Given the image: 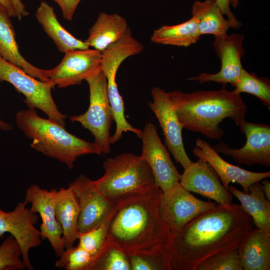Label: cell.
Returning a JSON list of instances; mask_svg holds the SVG:
<instances>
[{
    "mask_svg": "<svg viewBox=\"0 0 270 270\" xmlns=\"http://www.w3.org/2000/svg\"><path fill=\"white\" fill-rule=\"evenodd\" d=\"M2 81L12 84L24 96L28 108L39 109L48 118L65 126L66 116L60 112L52 98V89L54 86L50 82H42L30 76L0 56V82Z\"/></svg>",
    "mask_w": 270,
    "mask_h": 270,
    "instance_id": "obj_7",
    "label": "cell"
},
{
    "mask_svg": "<svg viewBox=\"0 0 270 270\" xmlns=\"http://www.w3.org/2000/svg\"><path fill=\"white\" fill-rule=\"evenodd\" d=\"M128 28L126 20L120 14L102 12L89 29L88 37L84 42L89 47L102 52L120 40Z\"/></svg>",
    "mask_w": 270,
    "mask_h": 270,
    "instance_id": "obj_21",
    "label": "cell"
},
{
    "mask_svg": "<svg viewBox=\"0 0 270 270\" xmlns=\"http://www.w3.org/2000/svg\"><path fill=\"white\" fill-rule=\"evenodd\" d=\"M246 136L245 144L233 148L221 142L212 148L218 153L232 158L238 164L247 166L256 164L270 166V126L250 122L245 119L236 124Z\"/></svg>",
    "mask_w": 270,
    "mask_h": 270,
    "instance_id": "obj_9",
    "label": "cell"
},
{
    "mask_svg": "<svg viewBox=\"0 0 270 270\" xmlns=\"http://www.w3.org/2000/svg\"><path fill=\"white\" fill-rule=\"evenodd\" d=\"M35 16L60 52L65 53L72 50L89 48L84 41L76 38L62 26L58 20L54 8L45 1L40 2Z\"/></svg>",
    "mask_w": 270,
    "mask_h": 270,
    "instance_id": "obj_24",
    "label": "cell"
},
{
    "mask_svg": "<svg viewBox=\"0 0 270 270\" xmlns=\"http://www.w3.org/2000/svg\"><path fill=\"white\" fill-rule=\"evenodd\" d=\"M60 7L63 18L68 21L72 20L76 8L81 0H52Z\"/></svg>",
    "mask_w": 270,
    "mask_h": 270,
    "instance_id": "obj_34",
    "label": "cell"
},
{
    "mask_svg": "<svg viewBox=\"0 0 270 270\" xmlns=\"http://www.w3.org/2000/svg\"><path fill=\"white\" fill-rule=\"evenodd\" d=\"M55 212L62 228L64 248L73 246L80 234L78 228L80 208L70 188H60L56 190Z\"/></svg>",
    "mask_w": 270,
    "mask_h": 270,
    "instance_id": "obj_22",
    "label": "cell"
},
{
    "mask_svg": "<svg viewBox=\"0 0 270 270\" xmlns=\"http://www.w3.org/2000/svg\"><path fill=\"white\" fill-rule=\"evenodd\" d=\"M152 101L150 108L156 117L162 128L164 142L176 161L184 168L192 161L188 156L182 136V126L172 106L167 92L158 87L151 90Z\"/></svg>",
    "mask_w": 270,
    "mask_h": 270,
    "instance_id": "obj_15",
    "label": "cell"
},
{
    "mask_svg": "<svg viewBox=\"0 0 270 270\" xmlns=\"http://www.w3.org/2000/svg\"><path fill=\"white\" fill-rule=\"evenodd\" d=\"M110 220L98 227L80 234L78 238V246L88 252L93 256H95L100 250L108 236Z\"/></svg>",
    "mask_w": 270,
    "mask_h": 270,
    "instance_id": "obj_33",
    "label": "cell"
},
{
    "mask_svg": "<svg viewBox=\"0 0 270 270\" xmlns=\"http://www.w3.org/2000/svg\"><path fill=\"white\" fill-rule=\"evenodd\" d=\"M179 182L188 192L214 200L217 204L226 206L233 204V196L222 185L214 168L204 160L198 158L184 168Z\"/></svg>",
    "mask_w": 270,
    "mask_h": 270,
    "instance_id": "obj_17",
    "label": "cell"
},
{
    "mask_svg": "<svg viewBox=\"0 0 270 270\" xmlns=\"http://www.w3.org/2000/svg\"><path fill=\"white\" fill-rule=\"evenodd\" d=\"M23 0H12L16 13V18L20 20L23 17L28 15L29 12L26 10V6L22 2Z\"/></svg>",
    "mask_w": 270,
    "mask_h": 270,
    "instance_id": "obj_36",
    "label": "cell"
},
{
    "mask_svg": "<svg viewBox=\"0 0 270 270\" xmlns=\"http://www.w3.org/2000/svg\"><path fill=\"white\" fill-rule=\"evenodd\" d=\"M68 187L73 192L80 208L78 220L80 234L98 227L110 219L117 204L106 198L96 188L94 180L82 174Z\"/></svg>",
    "mask_w": 270,
    "mask_h": 270,
    "instance_id": "obj_10",
    "label": "cell"
},
{
    "mask_svg": "<svg viewBox=\"0 0 270 270\" xmlns=\"http://www.w3.org/2000/svg\"><path fill=\"white\" fill-rule=\"evenodd\" d=\"M27 204L24 201L20 202L10 212L0 208V240L6 232L12 236L20 247L26 268L32 270L29 252L31 248L40 246L42 239L40 231L34 226L38 216L26 207Z\"/></svg>",
    "mask_w": 270,
    "mask_h": 270,
    "instance_id": "obj_11",
    "label": "cell"
},
{
    "mask_svg": "<svg viewBox=\"0 0 270 270\" xmlns=\"http://www.w3.org/2000/svg\"><path fill=\"white\" fill-rule=\"evenodd\" d=\"M194 156L208 162L215 170L222 183L227 190L231 182L242 187L243 192H249L251 184L270 177V172H254L233 165L223 159L206 141L198 138L192 150Z\"/></svg>",
    "mask_w": 270,
    "mask_h": 270,
    "instance_id": "obj_18",
    "label": "cell"
},
{
    "mask_svg": "<svg viewBox=\"0 0 270 270\" xmlns=\"http://www.w3.org/2000/svg\"><path fill=\"white\" fill-rule=\"evenodd\" d=\"M101 60L102 52L94 49L68 50L57 66L48 70L49 82L62 88L80 84L100 69Z\"/></svg>",
    "mask_w": 270,
    "mask_h": 270,
    "instance_id": "obj_14",
    "label": "cell"
},
{
    "mask_svg": "<svg viewBox=\"0 0 270 270\" xmlns=\"http://www.w3.org/2000/svg\"><path fill=\"white\" fill-rule=\"evenodd\" d=\"M104 174L94 180L98 190L110 202L118 203L144 194L155 186L152 170L140 156L124 153L106 160Z\"/></svg>",
    "mask_w": 270,
    "mask_h": 270,
    "instance_id": "obj_5",
    "label": "cell"
},
{
    "mask_svg": "<svg viewBox=\"0 0 270 270\" xmlns=\"http://www.w3.org/2000/svg\"><path fill=\"white\" fill-rule=\"evenodd\" d=\"M228 190L240 201L241 208L252 218L254 226L270 234V202L266 197L260 182L253 183L245 193L232 186Z\"/></svg>",
    "mask_w": 270,
    "mask_h": 270,
    "instance_id": "obj_23",
    "label": "cell"
},
{
    "mask_svg": "<svg viewBox=\"0 0 270 270\" xmlns=\"http://www.w3.org/2000/svg\"><path fill=\"white\" fill-rule=\"evenodd\" d=\"M237 250L243 270H270V234L254 228L244 236Z\"/></svg>",
    "mask_w": 270,
    "mask_h": 270,
    "instance_id": "obj_20",
    "label": "cell"
},
{
    "mask_svg": "<svg viewBox=\"0 0 270 270\" xmlns=\"http://www.w3.org/2000/svg\"><path fill=\"white\" fill-rule=\"evenodd\" d=\"M56 189L42 188L36 184L29 186L26 192L24 202L31 204L30 210L38 213L42 219L40 233L42 240L46 239L56 256L59 257L64 250L62 228L55 212Z\"/></svg>",
    "mask_w": 270,
    "mask_h": 270,
    "instance_id": "obj_16",
    "label": "cell"
},
{
    "mask_svg": "<svg viewBox=\"0 0 270 270\" xmlns=\"http://www.w3.org/2000/svg\"><path fill=\"white\" fill-rule=\"evenodd\" d=\"M182 128L214 140L224 131L219 124L226 118L236 124L245 119L248 107L240 94L224 86L218 90H199L190 93L176 90L168 92Z\"/></svg>",
    "mask_w": 270,
    "mask_h": 270,
    "instance_id": "obj_3",
    "label": "cell"
},
{
    "mask_svg": "<svg viewBox=\"0 0 270 270\" xmlns=\"http://www.w3.org/2000/svg\"><path fill=\"white\" fill-rule=\"evenodd\" d=\"M55 262V267L66 270H86L94 256L78 246L64 248Z\"/></svg>",
    "mask_w": 270,
    "mask_h": 270,
    "instance_id": "obj_31",
    "label": "cell"
},
{
    "mask_svg": "<svg viewBox=\"0 0 270 270\" xmlns=\"http://www.w3.org/2000/svg\"><path fill=\"white\" fill-rule=\"evenodd\" d=\"M1 5L10 17L16 18V13L12 0H0Z\"/></svg>",
    "mask_w": 270,
    "mask_h": 270,
    "instance_id": "obj_37",
    "label": "cell"
},
{
    "mask_svg": "<svg viewBox=\"0 0 270 270\" xmlns=\"http://www.w3.org/2000/svg\"><path fill=\"white\" fill-rule=\"evenodd\" d=\"M90 90V104L83 114L70 118L88 130L94 137V143L101 154L110 152V131L113 119L108 95L106 77L100 69L86 80Z\"/></svg>",
    "mask_w": 270,
    "mask_h": 270,
    "instance_id": "obj_6",
    "label": "cell"
},
{
    "mask_svg": "<svg viewBox=\"0 0 270 270\" xmlns=\"http://www.w3.org/2000/svg\"><path fill=\"white\" fill-rule=\"evenodd\" d=\"M244 40V36L242 34L214 36V47L221 62L220 71L216 74L202 73L188 80L200 84L211 82L223 85L230 84L234 86L244 69L242 59L245 52L243 47Z\"/></svg>",
    "mask_w": 270,
    "mask_h": 270,
    "instance_id": "obj_13",
    "label": "cell"
},
{
    "mask_svg": "<svg viewBox=\"0 0 270 270\" xmlns=\"http://www.w3.org/2000/svg\"><path fill=\"white\" fill-rule=\"evenodd\" d=\"M26 268L20 247L14 237L10 234L0 246V270H22Z\"/></svg>",
    "mask_w": 270,
    "mask_h": 270,
    "instance_id": "obj_30",
    "label": "cell"
},
{
    "mask_svg": "<svg viewBox=\"0 0 270 270\" xmlns=\"http://www.w3.org/2000/svg\"><path fill=\"white\" fill-rule=\"evenodd\" d=\"M10 18L6 10L0 5V56L20 67L30 76L42 82H49L48 70L35 66L20 53Z\"/></svg>",
    "mask_w": 270,
    "mask_h": 270,
    "instance_id": "obj_19",
    "label": "cell"
},
{
    "mask_svg": "<svg viewBox=\"0 0 270 270\" xmlns=\"http://www.w3.org/2000/svg\"><path fill=\"white\" fill-rule=\"evenodd\" d=\"M262 187L266 198L270 201V182L267 178L262 181Z\"/></svg>",
    "mask_w": 270,
    "mask_h": 270,
    "instance_id": "obj_38",
    "label": "cell"
},
{
    "mask_svg": "<svg viewBox=\"0 0 270 270\" xmlns=\"http://www.w3.org/2000/svg\"><path fill=\"white\" fill-rule=\"evenodd\" d=\"M18 128L32 141L30 146L44 156L56 159L72 169L76 158L88 154H102L94 142L68 132L64 126L40 116L35 109L18 111Z\"/></svg>",
    "mask_w": 270,
    "mask_h": 270,
    "instance_id": "obj_4",
    "label": "cell"
},
{
    "mask_svg": "<svg viewBox=\"0 0 270 270\" xmlns=\"http://www.w3.org/2000/svg\"><path fill=\"white\" fill-rule=\"evenodd\" d=\"M162 193L155 186L117 204L109 222V236L128 254L168 252L172 234L158 211Z\"/></svg>",
    "mask_w": 270,
    "mask_h": 270,
    "instance_id": "obj_2",
    "label": "cell"
},
{
    "mask_svg": "<svg viewBox=\"0 0 270 270\" xmlns=\"http://www.w3.org/2000/svg\"><path fill=\"white\" fill-rule=\"evenodd\" d=\"M237 250L214 254L204 260L197 270H242Z\"/></svg>",
    "mask_w": 270,
    "mask_h": 270,
    "instance_id": "obj_32",
    "label": "cell"
},
{
    "mask_svg": "<svg viewBox=\"0 0 270 270\" xmlns=\"http://www.w3.org/2000/svg\"><path fill=\"white\" fill-rule=\"evenodd\" d=\"M128 254L132 270H172L168 252Z\"/></svg>",
    "mask_w": 270,
    "mask_h": 270,
    "instance_id": "obj_29",
    "label": "cell"
},
{
    "mask_svg": "<svg viewBox=\"0 0 270 270\" xmlns=\"http://www.w3.org/2000/svg\"><path fill=\"white\" fill-rule=\"evenodd\" d=\"M86 270H132L126 252L109 235Z\"/></svg>",
    "mask_w": 270,
    "mask_h": 270,
    "instance_id": "obj_27",
    "label": "cell"
},
{
    "mask_svg": "<svg viewBox=\"0 0 270 270\" xmlns=\"http://www.w3.org/2000/svg\"><path fill=\"white\" fill-rule=\"evenodd\" d=\"M230 4L234 8H236L239 4L240 0H230Z\"/></svg>",
    "mask_w": 270,
    "mask_h": 270,
    "instance_id": "obj_40",
    "label": "cell"
},
{
    "mask_svg": "<svg viewBox=\"0 0 270 270\" xmlns=\"http://www.w3.org/2000/svg\"><path fill=\"white\" fill-rule=\"evenodd\" d=\"M200 36L196 20L192 16L182 23L162 26L154 31L150 41L164 45L188 47L196 43Z\"/></svg>",
    "mask_w": 270,
    "mask_h": 270,
    "instance_id": "obj_26",
    "label": "cell"
},
{
    "mask_svg": "<svg viewBox=\"0 0 270 270\" xmlns=\"http://www.w3.org/2000/svg\"><path fill=\"white\" fill-rule=\"evenodd\" d=\"M140 138L142 140L140 156L150 166L156 186L163 192L179 183L181 174L162 143L156 126L152 122L146 123Z\"/></svg>",
    "mask_w": 270,
    "mask_h": 270,
    "instance_id": "obj_12",
    "label": "cell"
},
{
    "mask_svg": "<svg viewBox=\"0 0 270 270\" xmlns=\"http://www.w3.org/2000/svg\"><path fill=\"white\" fill-rule=\"evenodd\" d=\"M192 16L196 20L200 33L214 36L227 34L233 24L224 16L215 0H196L192 6Z\"/></svg>",
    "mask_w": 270,
    "mask_h": 270,
    "instance_id": "obj_25",
    "label": "cell"
},
{
    "mask_svg": "<svg viewBox=\"0 0 270 270\" xmlns=\"http://www.w3.org/2000/svg\"><path fill=\"white\" fill-rule=\"evenodd\" d=\"M215 2L222 14L233 24L234 28L241 26V22L236 18L230 10V0H215Z\"/></svg>",
    "mask_w": 270,
    "mask_h": 270,
    "instance_id": "obj_35",
    "label": "cell"
},
{
    "mask_svg": "<svg viewBox=\"0 0 270 270\" xmlns=\"http://www.w3.org/2000/svg\"><path fill=\"white\" fill-rule=\"evenodd\" d=\"M217 204L206 202L193 196L178 183L162 192L158 203L160 217L172 234L182 228L200 214L212 209Z\"/></svg>",
    "mask_w": 270,
    "mask_h": 270,
    "instance_id": "obj_8",
    "label": "cell"
},
{
    "mask_svg": "<svg viewBox=\"0 0 270 270\" xmlns=\"http://www.w3.org/2000/svg\"><path fill=\"white\" fill-rule=\"evenodd\" d=\"M254 228L252 218L240 204H217L172 234L168 252L172 270H197L208 258L237 250Z\"/></svg>",
    "mask_w": 270,
    "mask_h": 270,
    "instance_id": "obj_1",
    "label": "cell"
},
{
    "mask_svg": "<svg viewBox=\"0 0 270 270\" xmlns=\"http://www.w3.org/2000/svg\"><path fill=\"white\" fill-rule=\"evenodd\" d=\"M234 90L240 94L246 92L259 100L270 110V82L268 78L258 77L254 73H250L244 68L236 84Z\"/></svg>",
    "mask_w": 270,
    "mask_h": 270,
    "instance_id": "obj_28",
    "label": "cell"
},
{
    "mask_svg": "<svg viewBox=\"0 0 270 270\" xmlns=\"http://www.w3.org/2000/svg\"><path fill=\"white\" fill-rule=\"evenodd\" d=\"M12 128V124L2 120L0 118V130L4 131H9Z\"/></svg>",
    "mask_w": 270,
    "mask_h": 270,
    "instance_id": "obj_39",
    "label": "cell"
}]
</instances>
